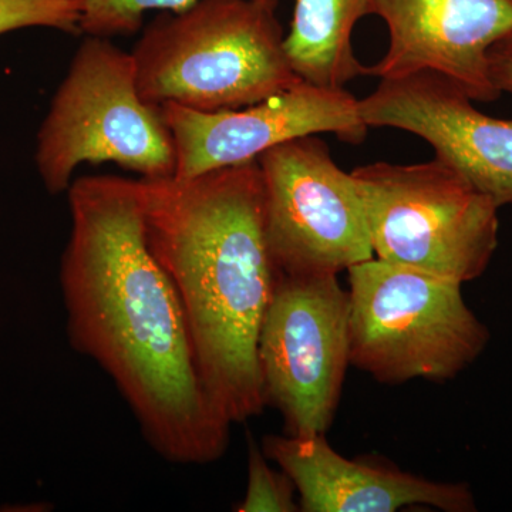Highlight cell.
I'll return each instance as SVG.
<instances>
[{
	"label": "cell",
	"instance_id": "14",
	"mask_svg": "<svg viewBox=\"0 0 512 512\" xmlns=\"http://www.w3.org/2000/svg\"><path fill=\"white\" fill-rule=\"evenodd\" d=\"M198 0H83L80 29L89 36L109 37L133 33L150 10L181 12ZM275 8L279 0H256Z\"/></svg>",
	"mask_w": 512,
	"mask_h": 512
},
{
	"label": "cell",
	"instance_id": "9",
	"mask_svg": "<svg viewBox=\"0 0 512 512\" xmlns=\"http://www.w3.org/2000/svg\"><path fill=\"white\" fill-rule=\"evenodd\" d=\"M359 101L346 89L301 80L244 109L201 113L173 103L158 109L174 140V177L194 178L256 160L293 138L332 133L346 143H363L369 126L362 119Z\"/></svg>",
	"mask_w": 512,
	"mask_h": 512
},
{
	"label": "cell",
	"instance_id": "8",
	"mask_svg": "<svg viewBox=\"0 0 512 512\" xmlns=\"http://www.w3.org/2000/svg\"><path fill=\"white\" fill-rule=\"evenodd\" d=\"M256 161L266 241L279 275H339L375 256L355 178L318 134L269 148Z\"/></svg>",
	"mask_w": 512,
	"mask_h": 512
},
{
	"label": "cell",
	"instance_id": "17",
	"mask_svg": "<svg viewBox=\"0 0 512 512\" xmlns=\"http://www.w3.org/2000/svg\"><path fill=\"white\" fill-rule=\"evenodd\" d=\"M488 70L498 92L512 94V33L491 47Z\"/></svg>",
	"mask_w": 512,
	"mask_h": 512
},
{
	"label": "cell",
	"instance_id": "12",
	"mask_svg": "<svg viewBox=\"0 0 512 512\" xmlns=\"http://www.w3.org/2000/svg\"><path fill=\"white\" fill-rule=\"evenodd\" d=\"M261 448L269 461L292 478L303 512H394L407 507L477 510L467 484L440 483L376 461L350 460L330 446L326 434H269Z\"/></svg>",
	"mask_w": 512,
	"mask_h": 512
},
{
	"label": "cell",
	"instance_id": "11",
	"mask_svg": "<svg viewBox=\"0 0 512 512\" xmlns=\"http://www.w3.org/2000/svg\"><path fill=\"white\" fill-rule=\"evenodd\" d=\"M370 15L389 30L386 55L367 76L393 79L431 70L474 101L500 97L488 53L512 33V0H372Z\"/></svg>",
	"mask_w": 512,
	"mask_h": 512
},
{
	"label": "cell",
	"instance_id": "10",
	"mask_svg": "<svg viewBox=\"0 0 512 512\" xmlns=\"http://www.w3.org/2000/svg\"><path fill=\"white\" fill-rule=\"evenodd\" d=\"M446 76L421 70L382 79L359 101L367 126L390 127L423 138L436 158L498 205L512 204V119L481 113Z\"/></svg>",
	"mask_w": 512,
	"mask_h": 512
},
{
	"label": "cell",
	"instance_id": "3",
	"mask_svg": "<svg viewBox=\"0 0 512 512\" xmlns=\"http://www.w3.org/2000/svg\"><path fill=\"white\" fill-rule=\"evenodd\" d=\"M275 8L256 0H198L163 12L131 56L141 99L217 113L268 99L301 82Z\"/></svg>",
	"mask_w": 512,
	"mask_h": 512
},
{
	"label": "cell",
	"instance_id": "1",
	"mask_svg": "<svg viewBox=\"0 0 512 512\" xmlns=\"http://www.w3.org/2000/svg\"><path fill=\"white\" fill-rule=\"evenodd\" d=\"M67 192L60 284L70 343L109 375L164 460H220L232 423L205 387L183 306L148 247L140 180L93 175Z\"/></svg>",
	"mask_w": 512,
	"mask_h": 512
},
{
	"label": "cell",
	"instance_id": "7",
	"mask_svg": "<svg viewBox=\"0 0 512 512\" xmlns=\"http://www.w3.org/2000/svg\"><path fill=\"white\" fill-rule=\"evenodd\" d=\"M339 275H278L259 332V375L266 406L284 434L309 437L332 427L350 366L348 289Z\"/></svg>",
	"mask_w": 512,
	"mask_h": 512
},
{
	"label": "cell",
	"instance_id": "2",
	"mask_svg": "<svg viewBox=\"0 0 512 512\" xmlns=\"http://www.w3.org/2000/svg\"><path fill=\"white\" fill-rule=\"evenodd\" d=\"M140 185L148 247L183 306L208 393L232 424L259 416L256 349L279 274L258 161Z\"/></svg>",
	"mask_w": 512,
	"mask_h": 512
},
{
	"label": "cell",
	"instance_id": "4",
	"mask_svg": "<svg viewBox=\"0 0 512 512\" xmlns=\"http://www.w3.org/2000/svg\"><path fill=\"white\" fill-rule=\"evenodd\" d=\"M348 278L350 366L376 382L446 383L490 342L458 282L375 256L348 269Z\"/></svg>",
	"mask_w": 512,
	"mask_h": 512
},
{
	"label": "cell",
	"instance_id": "16",
	"mask_svg": "<svg viewBox=\"0 0 512 512\" xmlns=\"http://www.w3.org/2000/svg\"><path fill=\"white\" fill-rule=\"evenodd\" d=\"M83 0H0V36L26 28L82 33Z\"/></svg>",
	"mask_w": 512,
	"mask_h": 512
},
{
	"label": "cell",
	"instance_id": "6",
	"mask_svg": "<svg viewBox=\"0 0 512 512\" xmlns=\"http://www.w3.org/2000/svg\"><path fill=\"white\" fill-rule=\"evenodd\" d=\"M365 205L373 255L394 265L476 281L498 247V207L453 167L360 165L352 171Z\"/></svg>",
	"mask_w": 512,
	"mask_h": 512
},
{
	"label": "cell",
	"instance_id": "15",
	"mask_svg": "<svg viewBox=\"0 0 512 512\" xmlns=\"http://www.w3.org/2000/svg\"><path fill=\"white\" fill-rule=\"evenodd\" d=\"M239 512H298V491L292 478L281 468H272L262 448L249 444L247 491Z\"/></svg>",
	"mask_w": 512,
	"mask_h": 512
},
{
	"label": "cell",
	"instance_id": "5",
	"mask_svg": "<svg viewBox=\"0 0 512 512\" xmlns=\"http://www.w3.org/2000/svg\"><path fill=\"white\" fill-rule=\"evenodd\" d=\"M35 160L50 194L69 190L84 163L174 177L173 136L160 109L141 99L131 53L107 37L83 40L37 133Z\"/></svg>",
	"mask_w": 512,
	"mask_h": 512
},
{
	"label": "cell",
	"instance_id": "13",
	"mask_svg": "<svg viewBox=\"0 0 512 512\" xmlns=\"http://www.w3.org/2000/svg\"><path fill=\"white\" fill-rule=\"evenodd\" d=\"M372 0H295L285 52L303 82L329 89L367 76L353 49L357 22L370 15Z\"/></svg>",
	"mask_w": 512,
	"mask_h": 512
}]
</instances>
